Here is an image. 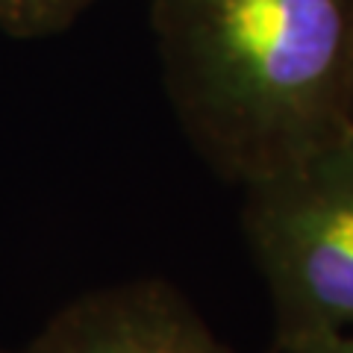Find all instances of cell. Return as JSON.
<instances>
[{
	"mask_svg": "<svg viewBox=\"0 0 353 353\" xmlns=\"http://www.w3.org/2000/svg\"><path fill=\"white\" fill-rule=\"evenodd\" d=\"M0 353H239L174 283L97 285L57 309L30 341Z\"/></svg>",
	"mask_w": 353,
	"mask_h": 353,
	"instance_id": "cell-3",
	"label": "cell"
},
{
	"mask_svg": "<svg viewBox=\"0 0 353 353\" xmlns=\"http://www.w3.org/2000/svg\"><path fill=\"white\" fill-rule=\"evenodd\" d=\"M103 0H0V30L15 39H48L74 27Z\"/></svg>",
	"mask_w": 353,
	"mask_h": 353,
	"instance_id": "cell-4",
	"label": "cell"
},
{
	"mask_svg": "<svg viewBox=\"0 0 353 353\" xmlns=\"http://www.w3.org/2000/svg\"><path fill=\"white\" fill-rule=\"evenodd\" d=\"M271 353H353V333L283 341V345H274Z\"/></svg>",
	"mask_w": 353,
	"mask_h": 353,
	"instance_id": "cell-5",
	"label": "cell"
},
{
	"mask_svg": "<svg viewBox=\"0 0 353 353\" xmlns=\"http://www.w3.org/2000/svg\"><path fill=\"white\" fill-rule=\"evenodd\" d=\"M347 127L353 130V85H350V106H347Z\"/></svg>",
	"mask_w": 353,
	"mask_h": 353,
	"instance_id": "cell-6",
	"label": "cell"
},
{
	"mask_svg": "<svg viewBox=\"0 0 353 353\" xmlns=\"http://www.w3.org/2000/svg\"><path fill=\"white\" fill-rule=\"evenodd\" d=\"M162 85L221 180H265L347 130L353 0H148Z\"/></svg>",
	"mask_w": 353,
	"mask_h": 353,
	"instance_id": "cell-1",
	"label": "cell"
},
{
	"mask_svg": "<svg viewBox=\"0 0 353 353\" xmlns=\"http://www.w3.org/2000/svg\"><path fill=\"white\" fill-rule=\"evenodd\" d=\"M241 194V233L268 289L274 345L353 333V130Z\"/></svg>",
	"mask_w": 353,
	"mask_h": 353,
	"instance_id": "cell-2",
	"label": "cell"
}]
</instances>
